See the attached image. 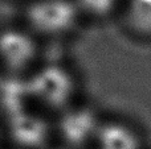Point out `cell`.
<instances>
[{
  "instance_id": "cell-1",
  "label": "cell",
  "mask_w": 151,
  "mask_h": 149,
  "mask_svg": "<svg viewBox=\"0 0 151 149\" xmlns=\"http://www.w3.org/2000/svg\"><path fill=\"white\" fill-rule=\"evenodd\" d=\"M97 149H147L143 132L127 120H110L96 132Z\"/></svg>"
},
{
  "instance_id": "cell-2",
  "label": "cell",
  "mask_w": 151,
  "mask_h": 149,
  "mask_svg": "<svg viewBox=\"0 0 151 149\" xmlns=\"http://www.w3.org/2000/svg\"><path fill=\"white\" fill-rule=\"evenodd\" d=\"M119 18L127 36L151 44V0H122Z\"/></svg>"
}]
</instances>
